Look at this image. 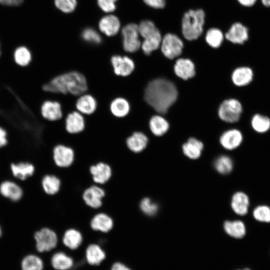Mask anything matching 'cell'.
Instances as JSON below:
<instances>
[{"label":"cell","instance_id":"6da1fadb","mask_svg":"<svg viewBox=\"0 0 270 270\" xmlns=\"http://www.w3.org/2000/svg\"><path fill=\"white\" fill-rule=\"evenodd\" d=\"M178 90L170 81L164 78L152 80L146 86L144 92L146 102L158 113L166 114L176 102Z\"/></svg>","mask_w":270,"mask_h":270},{"label":"cell","instance_id":"7a4b0ae2","mask_svg":"<svg viewBox=\"0 0 270 270\" xmlns=\"http://www.w3.org/2000/svg\"><path fill=\"white\" fill-rule=\"evenodd\" d=\"M44 90L62 94L80 96L87 90L86 80L81 73L72 71L58 75L42 87Z\"/></svg>","mask_w":270,"mask_h":270},{"label":"cell","instance_id":"3957f363","mask_svg":"<svg viewBox=\"0 0 270 270\" xmlns=\"http://www.w3.org/2000/svg\"><path fill=\"white\" fill-rule=\"evenodd\" d=\"M204 17V12L202 10H190L185 13L182 21V30L186 39L192 40L200 36Z\"/></svg>","mask_w":270,"mask_h":270},{"label":"cell","instance_id":"277c9868","mask_svg":"<svg viewBox=\"0 0 270 270\" xmlns=\"http://www.w3.org/2000/svg\"><path fill=\"white\" fill-rule=\"evenodd\" d=\"M138 26L140 34L144 38L141 44L142 50L149 55L159 48L162 40L160 33L150 20H144Z\"/></svg>","mask_w":270,"mask_h":270},{"label":"cell","instance_id":"5b68a950","mask_svg":"<svg viewBox=\"0 0 270 270\" xmlns=\"http://www.w3.org/2000/svg\"><path fill=\"white\" fill-rule=\"evenodd\" d=\"M33 239L36 250L41 253L56 250L59 244V238L56 232L47 226L42 227L35 231Z\"/></svg>","mask_w":270,"mask_h":270},{"label":"cell","instance_id":"8992f818","mask_svg":"<svg viewBox=\"0 0 270 270\" xmlns=\"http://www.w3.org/2000/svg\"><path fill=\"white\" fill-rule=\"evenodd\" d=\"M242 112L240 102L234 98L224 100L218 108V116L221 120L229 123L238 122Z\"/></svg>","mask_w":270,"mask_h":270},{"label":"cell","instance_id":"52a82bcc","mask_svg":"<svg viewBox=\"0 0 270 270\" xmlns=\"http://www.w3.org/2000/svg\"><path fill=\"white\" fill-rule=\"evenodd\" d=\"M52 157L57 167L67 168L74 163L75 152L72 147L63 144H58L52 148Z\"/></svg>","mask_w":270,"mask_h":270},{"label":"cell","instance_id":"ba28073f","mask_svg":"<svg viewBox=\"0 0 270 270\" xmlns=\"http://www.w3.org/2000/svg\"><path fill=\"white\" fill-rule=\"evenodd\" d=\"M0 196L11 202H18L23 198L24 190L15 180L5 179L0 182Z\"/></svg>","mask_w":270,"mask_h":270},{"label":"cell","instance_id":"9c48e42d","mask_svg":"<svg viewBox=\"0 0 270 270\" xmlns=\"http://www.w3.org/2000/svg\"><path fill=\"white\" fill-rule=\"evenodd\" d=\"M122 44L124 50L128 52H134L141 46L139 40L138 26L134 24H130L124 26L122 31Z\"/></svg>","mask_w":270,"mask_h":270},{"label":"cell","instance_id":"30bf717a","mask_svg":"<svg viewBox=\"0 0 270 270\" xmlns=\"http://www.w3.org/2000/svg\"><path fill=\"white\" fill-rule=\"evenodd\" d=\"M10 170L13 179L18 182L26 180L35 174L36 167L33 163L28 160L12 162Z\"/></svg>","mask_w":270,"mask_h":270},{"label":"cell","instance_id":"8fae6325","mask_svg":"<svg viewBox=\"0 0 270 270\" xmlns=\"http://www.w3.org/2000/svg\"><path fill=\"white\" fill-rule=\"evenodd\" d=\"M105 196L106 192L103 187L94 184L84 190L82 198L88 206L96 210L102 206Z\"/></svg>","mask_w":270,"mask_h":270},{"label":"cell","instance_id":"7c38bea8","mask_svg":"<svg viewBox=\"0 0 270 270\" xmlns=\"http://www.w3.org/2000/svg\"><path fill=\"white\" fill-rule=\"evenodd\" d=\"M160 44L163 54L169 59H173L180 55L184 46L182 40L172 34L165 35Z\"/></svg>","mask_w":270,"mask_h":270},{"label":"cell","instance_id":"4fadbf2b","mask_svg":"<svg viewBox=\"0 0 270 270\" xmlns=\"http://www.w3.org/2000/svg\"><path fill=\"white\" fill-rule=\"evenodd\" d=\"M90 172L95 184L102 186L106 184L112 174V168L110 164L100 162L90 167Z\"/></svg>","mask_w":270,"mask_h":270},{"label":"cell","instance_id":"5bb4252c","mask_svg":"<svg viewBox=\"0 0 270 270\" xmlns=\"http://www.w3.org/2000/svg\"><path fill=\"white\" fill-rule=\"evenodd\" d=\"M110 61L114 74L118 76H129L135 68L133 60L127 56L115 55L112 57Z\"/></svg>","mask_w":270,"mask_h":270},{"label":"cell","instance_id":"9a60e30c","mask_svg":"<svg viewBox=\"0 0 270 270\" xmlns=\"http://www.w3.org/2000/svg\"><path fill=\"white\" fill-rule=\"evenodd\" d=\"M114 226V222L112 216L103 212H96L90 220L91 228L98 232L108 233Z\"/></svg>","mask_w":270,"mask_h":270},{"label":"cell","instance_id":"2e32d148","mask_svg":"<svg viewBox=\"0 0 270 270\" xmlns=\"http://www.w3.org/2000/svg\"><path fill=\"white\" fill-rule=\"evenodd\" d=\"M84 260L90 266H100L106 258V254L103 248L96 243H90L84 251Z\"/></svg>","mask_w":270,"mask_h":270},{"label":"cell","instance_id":"e0dca14e","mask_svg":"<svg viewBox=\"0 0 270 270\" xmlns=\"http://www.w3.org/2000/svg\"><path fill=\"white\" fill-rule=\"evenodd\" d=\"M84 237L82 233L78 229L70 228L64 232L60 243L70 250H78L82 244Z\"/></svg>","mask_w":270,"mask_h":270},{"label":"cell","instance_id":"ac0fdd59","mask_svg":"<svg viewBox=\"0 0 270 270\" xmlns=\"http://www.w3.org/2000/svg\"><path fill=\"white\" fill-rule=\"evenodd\" d=\"M125 142L130 151L134 154H140L146 148L148 138L144 133L141 132H134L126 137Z\"/></svg>","mask_w":270,"mask_h":270},{"label":"cell","instance_id":"d6986e66","mask_svg":"<svg viewBox=\"0 0 270 270\" xmlns=\"http://www.w3.org/2000/svg\"><path fill=\"white\" fill-rule=\"evenodd\" d=\"M50 264L55 270H70L74 266V260L66 252L58 250L52 254Z\"/></svg>","mask_w":270,"mask_h":270},{"label":"cell","instance_id":"ffe728a7","mask_svg":"<svg viewBox=\"0 0 270 270\" xmlns=\"http://www.w3.org/2000/svg\"><path fill=\"white\" fill-rule=\"evenodd\" d=\"M66 132L70 134H77L82 132L85 127V121L82 114L78 111L70 113L65 120Z\"/></svg>","mask_w":270,"mask_h":270},{"label":"cell","instance_id":"44dd1931","mask_svg":"<svg viewBox=\"0 0 270 270\" xmlns=\"http://www.w3.org/2000/svg\"><path fill=\"white\" fill-rule=\"evenodd\" d=\"M226 38L232 43L243 44L248 38V28L242 24L236 22L226 32Z\"/></svg>","mask_w":270,"mask_h":270},{"label":"cell","instance_id":"7402d4cb","mask_svg":"<svg viewBox=\"0 0 270 270\" xmlns=\"http://www.w3.org/2000/svg\"><path fill=\"white\" fill-rule=\"evenodd\" d=\"M41 114L42 117L50 121H55L62 116L60 104L56 101L46 100L41 106Z\"/></svg>","mask_w":270,"mask_h":270},{"label":"cell","instance_id":"603a6c76","mask_svg":"<svg viewBox=\"0 0 270 270\" xmlns=\"http://www.w3.org/2000/svg\"><path fill=\"white\" fill-rule=\"evenodd\" d=\"M242 140V134L239 130L232 129L223 133L220 138V142L226 149L232 150L240 146Z\"/></svg>","mask_w":270,"mask_h":270},{"label":"cell","instance_id":"cb8c5ba5","mask_svg":"<svg viewBox=\"0 0 270 270\" xmlns=\"http://www.w3.org/2000/svg\"><path fill=\"white\" fill-rule=\"evenodd\" d=\"M61 185L60 178L52 174H44L40 180V186L43 192L50 196L57 194L60 190Z\"/></svg>","mask_w":270,"mask_h":270},{"label":"cell","instance_id":"d4e9b609","mask_svg":"<svg viewBox=\"0 0 270 270\" xmlns=\"http://www.w3.org/2000/svg\"><path fill=\"white\" fill-rule=\"evenodd\" d=\"M174 71L179 78L186 80L195 75V67L194 63L189 59H178L174 66Z\"/></svg>","mask_w":270,"mask_h":270},{"label":"cell","instance_id":"484cf974","mask_svg":"<svg viewBox=\"0 0 270 270\" xmlns=\"http://www.w3.org/2000/svg\"><path fill=\"white\" fill-rule=\"evenodd\" d=\"M250 206V200L248 196L244 192H238L232 196L231 206L234 212L240 216L246 215Z\"/></svg>","mask_w":270,"mask_h":270},{"label":"cell","instance_id":"4316f807","mask_svg":"<svg viewBox=\"0 0 270 270\" xmlns=\"http://www.w3.org/2000/svg\"><path fill=\"white\" fill-rule=\"evenodd\" d=\"M76 106L78 111L82 114L89 115L96 111L97 102L92 96L84 94L78 98Z\"/></svg>","mask_w":270,"mask_h":270},{"label":"cell","instance_id":"83f0119b","mask_svg":"<svg viewBox=\"0 0 270 270\" xmlns=\"http://www.w3.org/2000/svg\"><path fill=\"white\" fill-rule=\"evenodd\" d=\"M254 78V72L248 66L236 68L233 72L232 79L233 83L238 86H244L250 84Z\"/></svg>","mask_w":270,"mask_h":270},{"label":"cell","instance_id":"f1b7e54d","mask_svg":"<svg viewBox=\"0 0 270 270\" xmlns=\"http://www.w3.org/2000/svg\"><path fill=\"white\" fill-rule=\"evenodd\" d=\"M120 28L118 18L113 15L107 16L102 18L99 23L100 30L108 36L116 34Z\"/></svg>","mask_w":270,"mask_h":270},{"label":"cell","instance_id":"f546056e","mask_svg":"<svg viewBox=\"0 0 270 270\" xmlns=\"http://www.w3.org/2000/svg\"><path fill=\"white\" fill-rule=\"evenodd\" d=\"M224 228L226 232L234 238H242L246 234V226L243 222L240 220L226 221Z\"/></svg>","mask_w":270,"mask_h":270},{"label":"cell","instance_id":"4dcf8cb0","mask_svg":"<svg viewBox=\"0 0 270 270\" xmlns=\"http://www.w3.org/2000/svg\"><path fill=\"white\" fill-rule=\"evenodd\" d=\"M203 148V144L194 138H190L182 146L184 154L187 157L193 160L197 159L200 156Z\"/></svg>","mask_w":270,"mask_h":270},{"label":"cell","instance_id":"1f68e13d","mask_svg":"<svg viewBox=\"0 0 270 270\" xmlns=\"http://www.w3.org/2000/svg\"><path fill=\"white\" fill-rule=\"evenodd\" d=\"M110 108V112L114 116L121 118L128 114L130 110V105L126 99L119 97L112 100Z\"/></svg>","mask_w":270,"mask_h":270},{"label":"cell","instance_id":"d6a6232c","mask_svg":"<svg viewBox=\"0 0 270 270\" xmlns=\"http://www.w3.org/2000/svg\"><path fill=\"white\" fill-rule=\"evenodd\" d=\"M150 128L152 132L156 136H162L168 130V122L160 116H154L149 122Z\"/></svg>","mask_w":270,"mask_h":270},{"label":"cell","instance_id":"836d02e7","mask_svg":"<svg viewBox=\"0 0 270 270\" xmlns=\"http://www.w3.org/2000/svg\"><path fill=\"white\" fill-rule=\"evenodd\" d=\"M253 130L258 133H264L270 129V118L260 114H255L251 120Z\"/></svg>","mask_w":270,"mask_h":270},{"label":"cell","instance_id":"e575fe53","mask_svg":"<svg viewBox=\"0 0 270 270\" xmlns=\"http://www.w3.org/2000/svg\"><path fill=\"white\" fill-rule=\"evenodd\" d=\"M22 270H43L44 264L41 258L35 254H28L21 262Z\"/></svg>","mask_w":270,"mask_h":270},{"label":"cell","instance_id":"d590c367","mask_svg":"<svg viewBox=\"0 0 270 270\" xmlns=\"http://www.w3.org/2000/svg\"><path fill=\"white\" fill-rule=\"evenodd\" d=\"M138 207L142 213L147 217L155 216L158 209L157 204L148 196H144L140 200Z\"/></svg>","mask_w":270,"mask_h":270},{"label":"cell","instance_id":"8d00e7d4","mask_svg":"<svg viewBox=\"0 0 270 270\" xmlns=\"http://www.w3.org/2000/svg\"><path fill=\"white\" fill-rule=\"evenodd\" d=\"M16 63L21 66H27L32 60V54L28 48L22 46L18 48L14 54Z\"/></svg>","mask_w":270,"mask_h":270},{"label":"cell","instance_id":"74e56055","mask_svg":"<svg viewBox=\"0 0 270 270\" xmlns=\"http://www.w3.org/2000/svg\"><path fill=\"white\" fill-rule=\"evenodd\" d=\"M214 166L220 174H226L230 172L233 168L232 160L228 156H222L214 162Z\"/></svg>","mask_w":270,"mask_h":270},{"label":"cell","instance_id":"f35d334b","mask_svg":"<svg viewBox=\"0 0 270 270\" xmlns=\"http://www.w3.org/2000/svg\"><path fill=\"white\" fill-rule=\"evenodd\" d=\"M224 36L222 32L217 28L209 30L206 36L208 44L212 48H218L222 44Z\"/></svg>","mask_w":270,"mask_h":270},{"label":"cell","instance_id":"ab89813d","mask_svg":"<svg viewBox=\"0 0 270 270\" xmlns=\"http://www.w3.org/2000/svg\"><path fill=\"white\" fill-rule=\"evenodd\" d=\"M252 216L259 222L270 223V207L264 204L258 206L254 209Z\"/></svg>","mask_w":270,"mask_h":270},{"label":"cell","instance_id":"60d3db41","mask_svg":"<svg viewBox=\"0 0 270 270\" xmlns=\"http://www.w3.org/2000/svg\"><path fill=\"white\" fill-rule=\"evenodd\" d=\"M56 6L64 12H72L76 5V0H55Z\"/></svg>","mask_w":270,"mask_h":270},{"label":"cell","instance_id":"b9f144b4","mask_svg":"<svg viewBox=\"0 0 270 270\" xmlns=\"http://www.w3.org/2000/svg\"><path fill=\"white\" fill-rule=\"evenodd\" d=\"M82 36L86 41L98 44L102 41V38L98 33L92 28H88L84 30Z\"/></svg>","mask_w":270,"mask_h":270},{"label":"cell","instance_id":"7bdbcfd3","mask_svg":"<svg viewBox=\"0 0 270 270\" xmlns=\"http://www.w3.org/2000/svg\"><path fill=\"white\" fill-rule=\"evenodd\" d=\"M116 0H98L100 8L105 12H113L116 8L115 2Z\"/></svg>","mask_w":270,"mask_h":270},{"label":"cell","instance_id":"ee69618b","mask_svg":"<svg viewBox=\"0 0 270 270\" xmlns=\"http://www.w3.org/2000/svg\"><path fill=\"white\" fill-rule=\"evenodd\" d=\"M148 6L155 8H162L164 6L165 0H143Z\"/></svg>","mask_w":270,"mask_h":270},{"label":"cell","instance_id":"f6af8a7d","mask_svg":"<svg viewBox=\"0 0 270 270\" xmlns=\"http://www.w3.org/2000/svg\"><path fill=\"white\" fill-rule=\"evenodd\" d=\"M6 131L0 127V149L6 147L8 144Z\"/></svg>","mask_w":270,"mask_h":270},{"label":"cell","instance_id":"bcb514c9","mask_svg":"<svg viewBox=\"0 0 270 270\" xmlns=\"http://www.w3.org/2000/svg\"><path fill=\"white\" fill-rule=\"evenodd\" d=\"M110 270H132L130 267L124 262L120 261H116L112 264Z\"/></svg>","mask_w":270,"mask_h":270},{"label":"cell","instance_id":"7dc6e473","mask_svg":"<svg viewBox=\"0 0 270 270\" xmlns=\"http://www.w3.org/2000/svg\"><path fill=\"white\" fill-rule=\"evenodd\" d=\"M24 0H0V3L8 6H17L21 4Z\"/></svg>","mask_w":270,"mask_h":270},{"label":"cell","instance_id":"c3c4849f","mask_svg":"<svg viewBox=\"0 0 270 270\" xmlns=\"http://www.w3.org/2000/svg\"><path fill=\"white\" fill-rule=\"evenodd\" d=\"M242 6H252L254 5L257 0H238Z\"/></svg>","mask_w":270,"mask_h":270},{"label":"cell","instance_id":"681fc988","mask_svg":"<svg viewBox=\"0 0 270 270\" xmlns=\"http://www.w3.org/2000/svg\"><path fill=\"white\" fill-rule=\"evenodd\" d=\"M262 4L266 7H270V0H261Z\"/></svg>","mask_w":270,"mask_h":270},{"label":"cell","instance_id":"f907efd6","mask_svg":"<svg viewBox=\"0 0 270 270\" xmlns=\"http://www.w3.org/2000/svg\"><path fill=\"white\" fill-rule=\"evenodd\" d=\"M4 230L2 225L0 224V238L2 236Z\"/></svg>","mask_w":270,"mask_h":270},{"label":"cell","instance_id":"816d5d0a","mask_svg":"<svg viewBox=\"0 0 270 270\" xmlns=\"http://www.w3.org/2000/svg\"><path fill=\"white\" fill-rule=\"evenodd\" d=\"M236 270H252L248 268H243L241 269H237Z\"/></svg>","mask_w":270,"mask_h":270},{"label":"cell","instance_id":"f5cc1de1","mask_svg":"<svg viewBox=\"0 0 270 270\" xmlns=\"http://www.w3.org/2000/svg\"></svg>","mask_w":270,"mask_h":270}]
</instances>
